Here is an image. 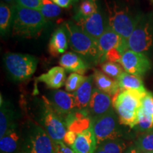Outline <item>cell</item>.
I'll list each match as a JSON object with an SVG mask.
<instances>
[{
    "mask_svg": "<svg viewBox=\"0 0 153 153\" xmlns=\"http://www.w3.org/2000/svg\"><path fill=\"white\" fill-rule=\"evenodd\" d=\"M11 32L14 36L33 37L41 33L46 24V19L41 11L28 9L16 4L12 6Z\"/></svg>",
    "mask_w": 153,
    "mask_h": 153,
    "instance_id": "1",
    "label": "cell"
},
{
    "mask_svg": "<svg viewBox=\"0 0 153 153\" xmlns=\"http://www.w3.org/2000/svg\"><path fill=\"white\" fill-rule=\"evenodd\" d=\"M147 91L143 93L136 90H120L114 96L113 107L121 125L128 126L131 128L136 127L143 98Z\"/></svg>",
    "mask_w": 153,
    "mask_h": 153,
    "instance_id": "2",
    "label": "cell"
},
{
    "mask_svg": "<svg viewBox=\"0 0 153 153\" xmlns=\"http://www.w3.org/2000/svg\"><path fill=\"white\" fill-rule=\"evenodd\" d=\"M65 28L72 51L79 55L87 63L100 62L98 41L85 33L73 21L66 22Z\"/></svg>",
    "mask_w": 153,
    "mask_h": 153,
    "instance_id": "3",
    "label": "cell"
},
{
    "mask_svg": "<svg viewBox=\"0 0 153 153\" xmlns=\"http://www.w3.org/2000/svg\"><path fill=\"white\" fill-rule=\"evenodd\" d=\"M20 153H53L54 142L38 123L29 121L21 131Z\"/></svg>",
    "mask_w": 153,
    "mask_h": 153,
    "instance_id": "4",
    "label": "cell"
},
{
    "mask_svg": "<svg viewBox=\"0 0 153 153\" xmlns=\"http://www.w3.org/2000/svg\"><path fill=\"white\" fill-rule=\"evenodd\" d=\"M37 122L47 132L54 143L64 140L68 131L65 120L58 113L55 111L48 99L43 97Z\"/></svg>",
    "mask_w": 153,
    "mask_h": 153,
    "instance_id": "5",
    "label": "cell"
},
{
    "mask_svg": "<svg viewBox=\"0 0 153 153\" xmlns=\"http://www.w3.org/2000/svg\"><path fill=\"white\" fill-rule=\"evenodd\" d=\"M100 52V62L105 60L119 62L126 51L129 50L128 40L114 31L111 28L107 27L98 40Z\"/></svg>",
    "mask_w": 153,
    "mask_h": 153,
    "instance_id": "6",
    "label": "cell"
},
{
    "mask_svg": "<svg viewBox=\"0 0 153 153\" xmlns=\"http://www.w3.org/2000/svg\"><path fill=\"white\" fill-rule=\"evenodd\" d=\"M108 16V26L128 39L139 22L132 16L128 9L123 8L114 0H104Z\"/></svg>",
    "mask_w": 153,
    "mask_h": 153,
    "instance_id": "7",
    "label": "cell"
},
{
    "mask_svg": "<svg viewBox=\"0 0 153 153\" xmlns=\"http://www.w3.org/2000/svg\"><path fill=\"white\" fill-rule=\"evenodd\" d=\"M38 60L36 57L22 53H7L4 63L9 75L15 81H24L35 73Z\"/></svg>",
    "mask_w": 153,
    "mask_h": 153,
    "instance_id": "8",
    "label": "cell"
},
{
    "mask_svg": "<svg viewBox=\"0 0 153 153\" xmlns=\"http://www.w3.org/2000/svg\"><path fill=\"white\" fill-rule=\"evenodd\" d=\"M92 127L94 132L97 144L108 140L122 138L123 133L122 131L118 116H116L114 109L91 120Z\"/></svg>",
    "mask_w": 153,
    "mask_h": 153,
    "instance_id": "9",
    "label": "cell"
},
{
    "mask_svg": "<svg viewBox=\"0 0 153 153\" xmlns=\"http://www.w3.org/2000/svg\"><path fill=\"white\" fill-rule=\"evenodd\" d=\"M125 72L133 75L142 76L151 68L149 59L142 53H136L128 50L124 53L120 61Z\"/></svg>",
    "mask_w": 153,
    "mask_h": 153,
    "instance_id": "10",
    "label": "cell"
},
{
    "mask_svg": "<svg viewBox=\"0 0 153 153\" xmlns=\"http://www.w3.org/2000/svg\"><path fill=\"white\" fill-rule=\"evenodd\" d=\"M129 50L136 53L148 51L152 44V35L148 24H137L128 39Z\"/></svg>",
    "mask_w": 153,
    "mask_h": 153,
    "instance_id": "11",
    "label": "cell"
},
{
    "mask_svg": "<svg viewBox=\"0 0 153 153\" xmlns=\"http://www.w3.org/2000/svg\"><path fill=\"white\" fill-rule=\"evenodd\" d=\"M74 22L77 26L91 36L94 39L98 41L101 36L104 33L107 26L105 24L104 16L98 11L87 18H79L74 16Z\"/></svg>",
    "mask_w": 153,
    "mask_h": 153,
    "instance_id": "12",
    "label": "cell"
},
{
    "mask_svg": "<svg viewBox=\"0 0 153 153\" xmlns=\"http://www.w3.org/2000/svg\"><path fill=\"white\" fill-rule=\"evenodd\" d=\"M48 101L55 111L64 119L76 108L75 97L73 93L55 90L51 93Z\"/></svg>",
    "mask_w": 153,
    "mask_h": 153,
    "instance_id": "13",
    "label": "cell"
},
{
    "mask_svg": "<svg viewBox=\"0 0 153 153\" xmlns=\"http://www.w3.org/2000/svg\"><path fill=\"white\" fill-rule=\"evenodd\" d=\"M112 106L113 101L111 96L102 92L96 87L93 89L91 100L87 111L89 117L92 120L111 111L113 109Z\"/></svg>",
    "mask_w": 153,
    "mask_h": 153,
    "instance_id": "14",
    "label": "cell"
},
{
    "mask_svg": "<svg viewBox=\"0 0 153 153\" xmlns=\"http://www.w3.org/2000/svg\"><path fill=\"white\" fill-rule=\"evenodd\" d=\"M97 141L91 126L77 133L75 141L71 146L74 153H94L97 148Z\"/></svg>",
    "mask_w": 153,
    "mask_h": 153,
    "instance_id": "15",
    "label": "cell"
},
{
    "mask_svg": "<svg viewBox=\"0 0 153 153\" xmlns=\"http://www.w3.org/2000/svg\"><path fill=\"white\" fill-rule=\"evenodd\" d=\"M66 74L65 69L61 66L51 68L46 73L42 74L37 77L38 82H43L50 89H60L65 85Z\"/></svg>",
    "mask_w": 153,
    "mask_h": 153,
    "instance_id": "16",
    "label": "cell"
},
{
    "mask_svg": "<svg viewBox=\"0 0 153 153\" xmlns=\"http://www.w3.org/2000/svg\"><path fill=\"white\" fill-rule=\"evenodd\" d=\"M60 65L69 72H74L78 74H84L87 68V62L76 53L69 52L64 53L61 56Z\"/></svg>",
    "mask_w": 153,
    "mask_h": 153,
    "instance_id": "17",
    "label": "cell"
},
{
    "mask_svg": "<svg viewBox=\"0 0 153 153\" xmlns=\"http://www.w3.org/2000/svg\"><path fill=\"white\" fill-rule=\"evenodd\" d=\"M68 36L65 28H57L51 36L48 45V51L51 55L56 57L64 54L68 48Z\"/></svg>",
    "mask_w": 153,
    "mask_h": 153,
    "instance_id": "18",
    "label": "cell"
},
{
    "mask_svg": "<svg viewBox=\"0 0 153 153\" xmlns=\"http://www.w3.org/2000/svg\"><path fill=\"white\" fill-rule=\"evenodd\" d=\"M94 76L96 87L102 92L109 96H115L120 90L117 79H112L104 72L95 70Z\"/></svg>",
    "mask_w": 153,
    "mask_h": 153,
    "instance_id": "19",
    "label": "cell"
},
{
    "mask_svg": "<svg viewBox=\"0 0 153 153\" xmlns=\"http://www.w3.org/2000/svg\"><path fill=\"white\" fill-rule=\"evenodd\" d=\"M15 111L9 104L4 102L1 96V108H0V138L16 128Z\"/></svg>",
    "mask_w": 153,
    "mask_h": 153,
    "instance_id": "20",
    "label": "cell"
},
{
    "mask_svg": "<svg viewBox=\"0 0 153 153\" xmlns=\"http://www.w3.org/2000/svg\"><path fill=\"white\" fill-rule=\"evenodd\" d=\"M21 143V132L14 128L0 138V152L20 153Z\"/></svg>",
    "mask_w": 153,
    "mask_h": 153,
    "instance_id": "21",
    "label": "cell"
},
{
    "mask_svg": "<svg viewBox=\"0 0 153 153\" xmlns=\"http://www.w3.org/2000/svg\"><path fill=\"white\" fill-rule=\"evenodd\" d=\"M93 75L87 76V79L80 86L79 89L73 92L77 109L85 110L87 108L93 92Z\"/></svg>",
    "mask_w": 153,
    "mask_h": 153,
    "instance_id": "22",
    "label": "cell"
},
{
    "mask_svg": "<svg viewBox=\"0 0 153 153\" xmlns=\"http://www.w3.org/2000/svg\"><path fill=\"white\" fill-rule=\"evenodd\" d=\"M117 81L120 90H136L143 93L147 91L140 77L126 72H124L118 78Z\"/></svg>",
    "mask_w": 153,
    "mask_h": 153,
    "instance_id": "23",
    "label": "cell"
},
{
    "mask_svg": "<svg viewBox=\"0 0 153 153\" xmlns=\"http://www.w3.org/2000/svg\"><path fill=\"white\" fill-rule=\"evenodd\" d=\"M128 147L123 138L108 140L97 145L94 153H123Z\"/></svg>",
    "mask_w": 153,
    "mask_h": 153,
    "instance_id": "24",
    "label": "cell"
},
{
    "mask_svg": "<svg viewBox=\"0 0 153 153\" xmlns=\"http://www.w3.org/2000/svg\"><path fill=\"white\" fill-rule=\"evenodd\" d=\"M12 6L1 1L0 4V32L1 36H6L10 32L12 26Z\"/></svg>",
    "mask_w": 153,
    "mask_h": 153,
    "instance_id": "25",
    "label": "cell"
},
{
    "mask_svg": "<svg viewBox=\"0 0 153 153\" xmlns=\"http://www.w3.org/2000/svg\"><path fill=\"white\" fill-rule=\"evenodd\" d=\"M134 145L140 152H153V130L140 135Z\"/></svg>",
    "mask_w": 153,
    "mask_h": 153,
    "instance_id": "26",
    "label": "cell"
},
{
    "mask_svg": "<svg viewBox=\"0 0 153 153\" xmlns=\"http://www.w3.org/2000/svg\"><path fill=\"white\" fill-rule=\"evenodd\" d=\"M98 11L97 0H82L75 17L87 18Z\"/></svg>",
    "mask_w": 153,
    "mask_h": 153,
    "instance_id": "27",
    "label": "cell"
},
{
    "mask_svg": "<svg viewBox=\"0 0 153 153\" xmlns=\"http://www.w3.org/2000/svg\"><path fill=\"white\" fill-rule=\"evenodd\" d=\"M40 11L45 19H53L61 14L62 8L51 0H42Z\"/></svg>",
    "mask_w": 153,
    "mask_h": 153,
    "instance_id": "28",
    "label": "cell"
},
{
    "mask_svg": "<svg viewBox=\"0 0 153 153\" xmlns=\"http://www.w3.org/2000/svg\"><path fill=\"white\" fill-rule=\"evenodd\" d=\"M87 76L73 72L70 74L65 82V89L68 92H74L87 79Z\"/></svg>",
    "mask_w": 153,
    "mask_h": 153,
    "instance_id": "29",
    "label": "cell"
},
{
    "mask_svg": "<svg viewBox=\"0 0 153 153\" xmlns=\"http://www.w3.org/2000/svg\"><path fill=\"white\" fill-rule=\"evenodd\" d=\"M123 68L119 63L109 61L104 62L101 65L103 72L115 79H118V78L123 73L124 69Z\"/></svg>",
    "mask_w": 153,
    "mask_h": 153,
    "instance_id": "30",
    "label": "cell"
},
{
    "mask_svg": "<svg viewBox=\"0 0 153 153\" xmlns=\"http://www.w3.org/2000/svg\"><path fill=\"white\" fill-rule=\"evenodd\" d=\"M137 128L140 132L145 133L153 130V119L151 116L145 112L141 106L138 113V123Z\"/></svg>",
    "mask_w": 153,
    "mask_h": 153,
    "instance_id": "31",
    "label": "cell"
},
{
    "mask_svg": "<svg viewBox=\"0 0 153 153\" xmlns=\"http://www.w3.org/2000/svg\"><path fill=\"white\" fill-rule=\"evenodd\" d=\"M142 108L153 119V94L150 91H147L143 98Z\"/></svg>",
    "mask_w": 153,
    "mask_h": 153,
    "instance_id": "32",
    "label": "cell"
},
{
    "mask_svg": "<svg viewBox=\"0 0 153 153\" xmlns=\"http://www.w3.org/2000/svg\"><path fill=\"white\" fill-rule=\"evenodd\" d=\"M16 4L26 8L39 11L42 5V0H16Z\"/></svg>",
    "mask_w": 153,
    "mask_h": 153,
    "instance_id": "33",
    "label": "cell"
},
{
    "mask_svg": "<svg viewBox=\"0 0 153 153\" xmlns=\"http://www.w3.org/2000/svg\"><path fill=\"white\" fill-rule=\"evenodd\" d=\"M53 153H74L70 146L67 145L62 141L54 143V152Z\"/></svg>",
    "mask_w": 153,
    "mask_h": 153,
    "instance_id": "34",
    "label": "cell"
},
{
    "mask_svg": "<svg viewBox=\"0 0 153 153\" xmlns=\"http://www.w3.org/2000/svg\"><path fill=\"white\" fill-rule=\"evenodd\" d=\"M76 135H77V134L74 133L73 131H68L65 134V136L64 137L63 142L65 143L67 145H68V146L71 147L72 145L74 144V141H75Z\"/></svg>",
    "mask_w": 153,
    "mask_h": 153,
    "instance_id": "35",
    "label": "cell"
},
{
    "mask_svg": "<svg viewBox=\"0 0 153 153\" xmlns=\"http://www.w3.org/2000/svg\"><path fill=\"white\" fill-rule=\"evenodd\" d=\"M51 1H53L61 8H68L73 2V0H51Z\"/></svg>",
    "mask_w": 153,
    "mask_h": 153,
    "instance_id": "36",
    "label": "cell"
},
{
    "mask_svg": "<svg viewBox=\"0 0 153 153\" xmlns=\"http://www.w3.org/2000/svg\"><path fill=\"white\" fill-rule=\"evenodd\" d=\"M123 153H140L138 149L136 148L135 145H131L126 148V150L124 151Z\"/></svg>",
    "mask_w": 153,
    "mask_h": 153,
    "instance_id": "37",
    "label": "cell"
},
{
    "mask_svg": "<svg viewBox=\"0 0 153 153\" xmlns=\"http://www.w3.org/2000/svg\"><path fill=\"white\" fill-rule=\"evenodd\" d=\"M3 1L4 2L10 6H13L16 4V0H3Z\"/></svg>",
    "mask_w": 153,
    "mask_h": 153,
    "instance_id": "38",
    "label": "cell"
},
{
    "mask_svg": "<svg viewBox=\"0 0 153 153\" xmlns=\"http://www.w3.org/2000/svg\"><path fill=\"white\" fill-rule=\"evenodd\" d=\"M140 153H153V152H140Z\"/></svg>",
    "mask_w": 153,
    "mask_h": 153,
    "instance_id": "39",
    "label": "cell"
},
{
    "mask_svg": "<svg viewBox=\"0 0 153 153\" xmlns=\"http://www.w3.org/2000/svg\"><path fill=\"white\" fill-rule=\"evenodd\" d=\"M76 1H77V0H73V2H76Z\"/></svg>",
    "mask_w": 153,
    "mask_h": 153,
    "instance_id": "40",
    "label": "cell"
},
{
    "mask_svg": "<svg viewBox=\"0 0 153 153\" xmlns=\"http://www.w3.org/2000/svg\"><path fill=\"white\" fill-rule=\"evenodd\" d=\"M152 1H153V0H152Z\"/></svg>",
    "mask_w": 153,
    "mask_h": 153,
    "instance_id": "41",
    "label": "cell"
}]
</instances>
